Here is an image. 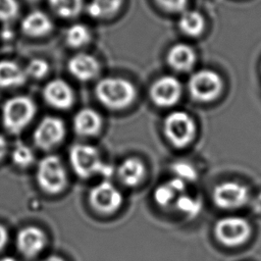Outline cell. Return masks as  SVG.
<instances>
[{"label":"cell","mask_w":261,"mask_h":261,"mask_svg":"<svg viewBox=\"0 0 261 261\" xmlns=\"http://www.w3.org/2000/svg\"><path fill=\"white\" fill-rule=\"evenodd\" d=\"M40 261H65V260L62 257L58 256V255H50V256H48V257H46V258H44Z\"/></svg>","instance_id":"obj_34"},{"label":"cell","mask_w":261,"mask_h":261,"mask_svg":"<svg viewBox=\"0 0 261 261\" xmlns=\"http://www.w3.org/2000/svg\"><path fill=\"white\" fill-rule=\"evenodd\" d=\"M181 95L179 81L171 75L158 79L150 89V97L154 104L159 107H170L174 105Z\"/></svg>","instance_id":"obj_11"},{"label":"cell","mask_w":261,"mask_h":261,"mask_svg":"<svg viewBox=\"0 0 261 261\" xmlns=\"http://www.w3.org/2000/svg\"><path fill=\"white\" fill-rule=\"evenodd\" d=\"M0 261H17V260L14 258H11V257H4V258H1Z\"/></svg>","instance_id":"obj_35"},{"label":"cell","mask_w":261,"mask_h":261,"mask_svg":"<svg viewBox=\"0 0 261 261\" xmlns=\"http://www.w3.org/2000/svg\"><path fill=\"white\" fill-rule=\"evenodd\" d=\"M21 29L28 36L42 37L52 31L53 22L45 12L41 10H34L23 17L21 21Z\"/></svg>","instance_id":"obj_17"},{"label":"cell","mask_w":261,"mask_h":261,"mask_svg":"<svg viewBox=\"0 0 261 261\" xmlns=\"http://www.w3.org/2000/svg\"><path fill=\"white\" fill-rule=\"evenodd\" d=\"M69 161L73 171L83 178L101 174L112 175L113 168L104 163L98 149L89 144H74L69 150Z\"/></svg>","instance_id":"obj_2"},{"label":"cell","mask_w":261,"mask_h":261,"mask_svg":"<svg viewBox=\"0 0 261 261\" xmlns=\"http://www.w3.org/2000/svg\"><path fill=\"white\" fill-rule=\"evenodd\" d=\"M8 242V232L4 225L0 224V252L3 250V248L6 246Z\"/></svg>","instance_id":"obj_31"},{"label":"cell","mask_w":261,"mask_h":261,"mask_svg":"<svg viewBox=\"0 0 261 261\" xmlns=\"http://www.w3.org/2000/svg\"><path fill=\"white\" fill-rule=\"evenodd\" d=\"M120 5L121 0H90L87 11L94 18H104L114 14Z\"/></svg>","instance_id":"obj_22"},{"label":"cell","mask_w":261,"mask_h":261,"mask_svg":"<svg viewBox=\"0 0 261 261\" xmlns=\"http://www.w3.org/2000/svg\"><path fill=\"white\" fill-rule=\"evenodd\" d=\"M91 39V33L87 25L83 23L71 24L65 33L66 43L73 48L85 46Z\"/></svg>","instance_id":"obj_24"},{"label":"cell","mask_w":261,"mask_h":261,"mask_svg":"<svg viewBox=\"0 0 261 261\" xmlns=\"http://www.w3.org/2000/svg\"><path fill=\"white\" fill-rule=\"evenodd\" d=\"M186 192V182L174 177L169 181H166L158 186L154 192L155 202L163 207L174 206V203L178 196Z\"/></svg>","instance_id":"obj_18"},{"label":"cell","mask_w":261,"mask_h":261,"mask_svg":"<svg viewBox=\"0 0 261 261\" xmlns=\"http://www.w3.org/2000/svg\"><path fill=\"white\" fill-rule=\"evenodd\" d=\"M146 168L142 160L137 157H127L117 167L118 179L126 187H136L145 177Z\"/></svg>","instance_id":"obj_16"},{"label":"cell","mask_w":261,"mask_h":261,"mask_svg":"<svg viewBox=\"0 0 261 261\" xmlns=\"http://www.w3.org/2000/svg\"><path fill=\"white\" fill-rule=\"evenodd\" d=\"M24 68L11 60L0 61V88L19 87L27 81Z\"/></svg>","instance_id":"obj_20"},{"label":"cell","mask_w":261,"mask_h":261,"mask_svg":"<svg viewBox=\"0 0 261 261\" xmlns=\"http://www.w3.org/2000/svg\"><path fill=\"white\" fill-rule=\"evenodd\" d=\"M164 134L168 141L177 148L191 144L196 135L194 119L184 111H173L164 120Z\"/></svg>","instance_id":"obj_5"},{"label":"cell","mask_w":261,"mask_h":261,"mask_svg":"<svg viewBox=\"0 0 261 261\" xmlns=\"http://www.w3.org/2000/svg\"><path fill=\"white\" fill-rule=\"evenodd\" d=\"M19 11L16 0H0V20L8 21L13 19Z\"/></svg>","instance_id":"obj_29"},{"label":"cell","mask_w":261,"mask_h":261,"mask_svg":"<svg viewBox=\"0 0 261 261\" xmlns=\"http://www.w3.org/2000/svg\"><path fill=\"white\" fill-rule=\"evenodd\" d=\"M172 171L175 174V177L182 180L184 182L194 181L197 177V171L195 167L185 161L175 162L172 165Z\"/></svg>","instance_id":"obj_27"},{"label":"cell","mask_w":261,"mask_h":261,"mask_svg":"<svg viewBox=\"0 0 261 261\" xmlns=\"http://www.w3.org/2000/svg\"><path fill=\"white\" fill-rule=\"evenodd\" d=\"M37 112L35 102L27 96L8 99L2 107V122L10 134H19L33 120Z\"/></svg>","instance_id":"obj_3"},{"label":"cell","mask_w":261,"mask_h":261,"mask_svg":"<svg viewBox=\"0 0 261 261\" xmlns=\"http://www.w3.org/2000/svg\"><path fill=\"white\" fill-rule=\"evenodd\" d=\"M222 86V80L218 73L210 69H203L190 77L188 88L195 100L210 102L219 96Z\"/></svg>","instance_id":"obj_6"},{"label":"cell","mask_w":261,"mask_h":261,"mask_svg":"<svg viewBox=\"0 0 261 261\" xmlns=\"http://www.w3.org/2000/svg\"><path fill=\"white\" fill-rule=\"evenodd\" d=\"M204 18L198 11L184 10L178 25L182 33L190 37H198L204 31Z\"/></svg>","instance_id":"obj_21"},{"label":"cell","mask_w":261,"mask_h":261,"mask_svg":"<svg viewBox=\"0 0 261 261\" xmlns=\"http://www.w3.org/2000/svg\"><path fill=\"white\" fill-rule=\"evenodd\" d=\"M74 132L83 137H93L100 133L103 126L101 115L92 108H83L75 113L72 120Z\"/></svg>","instance_id":"obj_15"},{"label":"cell","mask_w":261,"mask_h":261,"mask_svg":"<svg viewBox=\"0 0 261 261\" xmlns=\"http://www.w3.org/2000/svg\"><path fill=\"white\" fill-rule=\"evenodd\" d=\"M95 95L106 108L121 110L134 102L137 91L135 86L125 79L107 76L97 83Z\"/></svg>","instance_id":"obj_1"},{"label":"cell","mask_w":261,"mask_h":261,"mask_svg":"<svg viewBox=\"0 0 261 261\" xmlns=\"http://www.w3.org/2000/svg\"><path fill=\"white\" fill-rule=\"evenodd\" d=\"M251 207L256 213L261 214V192L252 200Z\"/></svg>","instance_id":"obj_32"},{"label":"cell","mask_w":261,"mask_h":261,"mask_svg":"<svg viewBox=\"0 0 261 261\" xmlns=\"http://www.w3.org/2000/svg\"><path fill=\"white\" fill-rule=\"evenodd\" d=\"M7 149H8V145H7L6 139L2 135H0V160H2L6 155Z\"/></svg>","instance_id":"obj_33"},{"label":"cell","mask_w":261,"mask_h":261,"mask_svg":"<svg viewBox=\"0 0 261 261\" xmlns=\"http://www.w3.org/2000/svg\"><path fill=\"white\" fill-rule=\"evenodd\" d=\"M36 178L39 187L46 193H61L67 185V173L59 157L48 155L42 158L37 167Z\"/></svg>","instance_id":"obj_4"},{"label":"cell","mask_w":261,"mask_h":261,"mask_svg":"<svg viewBox=\"0 0 261 261\" xmlns=\"http://www.w3.org/2000/svg\"><path fill=\"white\" fill-rule=\"evenodd\" d=\"M64 136V122L56 116H45L35 128L33 139L38 148L50 150L59 145Z\"/></svg>","instance_id":"obj_9"},{"label":"cell","mask_w":261,"mask_h":261,"mask_svg":"<svg viewBox=\"0 0 261 261\" xmlns=\"http://www.w3.org/2000/svg\"><path fill=\"white\" fill-rule=\"evenodd\" d=\"M174 206L178 211L189 216H195L201 210V202L199 199L186 194V192L178 196Z\"/></svg>","instance_id":"obj_26"},{"label":"cell","mask_w":261,"mask_h":261,"mask_svg":"<svg viewBox=\"0 0 261 261\" xmlns=\"http://www.w3.org/2000/svg\"><path fill=\"white\" fill-rule=\"evenodd\" d=\"M68 71L77 80L86 82L95 79L100 72L98 60L88 53H77L68 60Z\"/></svg>","instance_id":"obj_14"},{"label":"cell","mask_w":261,"mask_h":261,"mask_svg":"<svg viewBox=\"0 0 261 261\" xmlns=\"http://www.w3.org/2000/svg\"><path fill=\"white\" fill-rule=\"evenodd\" d=\"M217 240L227 247L243 245L251 236L249 222L240 216H227L219 219L215 224Z\"/></svg>","instance_id":"obj_7"},{"label":"cell","mask_w":261,"mask_h":261,"mask_svg":"<svg viewBox=\"0 0 261 261\" xmlns=\"http://www.w3.org/2000/svg\"><path fill=\"white\" fill-rule=\"evenodd\" d=\"M27 76L33 79H42L49 71V65L46 60L42 58H34L32 59L24 68Z\"/></svg>","instance_id":"obj_28"},{"label":"cell","mask_w":261,"mask_h":261,"mask_svg":"<svg viewBox=\"0 0 261 261\" xmlns=\"http://www.w3.org/2000/svg\"><path fill=\"white\" fill-rule=\"evenodd\" d=\"M12 162L21 168L30 166L35 160V154L33 150L24 143H16L11 151Z\"/></svg>","instance_id":"obj_25"},{"label":"cell","mask_w":261,"mask_h":261,"mask_svg":"<svg viewBox=\"0 0 261 261\" xmlns=\"http://www.w3.org/2000/svg\"><path fill=\"white\" fill-rule=\"evenodd\" d=\"M214 203L222 209H237L246 205L250 200V193L246 186L237 181H224L215 187Z\"/></svg>","instance_id":"obj_10"},{"label":"cell","mask_w":261,"mask_h":261,"mask_svg":"<svg viewBox=\"0 0 261 261\" xmlns=\"http://www.w3.org/2000/svg\"><path fill=\"white\" fill-rule=\"evenodd\" d=\"M157 3L164 9L172 12L184 11L188 0H156Z\"/></svg>","instance_id":"obj_30"},{"label":"cell","mask_w":261,"mask_h":261,"mask_svg":"<svg viewBox=\"0 0 261 261\" xmlns=\"http://www.w3.org/2000/svg\"><path fill=\"white\" fill-rule=\"evenodd\" d=\"M123 198L121 192L109 180H103L94 186L89 193V203L101 214H112L117 211Z\"/></svg>","instance_id":"obj_8"},{"label":"cell","mask_w":261,"mask_h":261,"mask_svg":"<svg viewBox=\"0 0 261 261\" xmlns=\"http://www.w3.org/2000/svg\"><path fill=\"white\" fill-rule=\"evenodd\" d=\"M51 8L61 17L71 18L80 14L84 0H48Z\"/></svg>","instance_id":"obj_23"},{"label":"cell","mask_w":261,"mask_h":261,"mask_svg":"<svg viewBox=\"0 0 261 261\" xmlns=\"http://www.w3.org/2000/svg\"><path fill=\"white\" fill-rule=\"evenodd\" d=\"M15 243L21 255L27 258H33L44 250L47 244V236L37 226H25L17 232Z\"/></svg>","instance_id":"obj_12"},{"label":"cell","mask_w":261,"mask_h":261,"mask_svg":"<svg viewBox=\"0 0 261 261\" xmlns=\"http://www.w3.org/2000/svg\"><path fill=\"white\" fill-rule=\"evenodd\" d=\"M43 98L50 106L65 110L72 105L74 95L71 87L65 81L55 79L44 87Z\"/></svg>","instance_id":"obj_13"},{"label":"cell","mask_w":261,"mask_h":261,"mask_svg":"<svg viewBox=\"0 0 261 261\" xmlns=\"http://www.w3.org/2000/svg\"><path fill=\"white\" fill-rule=\"evenodd\" d=\"M168 64L177 71L190 70L196 61V54L193 48L187 44L172 46L167 55Z\"/></svg>","instance_id":"obj_19"}]
</instances>
